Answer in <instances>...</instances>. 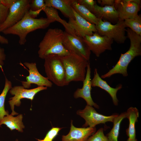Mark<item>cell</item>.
<instances>
[{"label":"cell","mask_w":141,"mask_h":141,"mask_svg":"<svg viewBox=\"0 0 141 141\" xmlns=\"http://www.w3.org/2000/svg\"><path fill=\"white\" fill-rule=\"evenodd\" d=\"M127 37L130 40V45L128 50L124 54H121L119 60L115 66L107 73L101 76L102 79L108 78L116 74H121L123 77L128 75V65L136 57L141 55V36L131 29H126Z\"/></svg>","instance_id":"cell-1"},{"label":"cell","mask_w":141,"mask_h":141,"mask_svg":"<svg viewBox=\"0 0 141 141\" xmlns=\"http://www.w3.org/2000/svg\"><path fill=\"white\" fill-rule=\"evenodd\" d=\"M64 33L58 28H50L48 30L39 45L38 54L39 58L44 59L50 55L61 57L70 54L63 45Z\"/></svg>","instance_id":"cell-2"},{"label":"cell","mask_w":141,"mask_h":141,"mask_svg":"<svg viewBox=\"0 0 141 141\" xmlns=\"http://www.w3.org/2000/svg\"><path fill=\"white\" fill-rule=\"evenodd\" d=\"M54 22L47 18H33L29 15L28 11L20 21L2 32L6 35L17 36L19 38V44L23 45L26 42V38L28 33L37 29L46 28L51 23Z\"/></svg>","instance_id":"cell-3"},{"label":"cell","mask_w":141,"mask_h":141,"mask_svg":"<svg viewBox=\"0 0 141 141\" xmlns=\"http://www.w3.org/2000/svg\"><path fill=\"white\" fill-rule=\"evenodd\" d=\"M60 57L65 70V86L72 81L83 82L85 77L86 69L89 61L72 53Z\"/></svg>","instance_id":"cell-4"},{"label":"cell","mask_w":141,"mask_h":141,"mask_svg":"<svg viewBox=\"0 0 141 141\" xmlns=\"http://www.w3.org/2000/svg\"><path fill=\"white\" fill-rule=\"evenodd\" d=\"M44 59L45 71L48 79L57 86H65V70L60 56L51 55Z\"/></svg>","instance_id":"cell-5"},{"label":"cell","mask_w":141,"mask_h":141,"mask_svg":"<svg viewBox=\"0 0 141 141\" xmlns=\"http://www.w3.org/2000/svg\"><path fill=\"white\" fill-rule=\"evenodd\" d=\"M95 26L99 34L111 39L118 43H124L127 38L125 35L126 27L124 21L119 20L115 24H113L109 22L99 19Z\"/></svg>","instance_id":"cell-6"},{"label":"cell","mask_w":141,"mask_h":141,"mask_svg":"<svg viewBox=\"0 0 141 141\" xmlns=\"http://www.w3.org/2000/svg\"><path fill=\"white\" fill-rule=\"evenodd\" d=\"M31 0H16L9 9L7 17L0 25V32L15 25L20 21L30 9Z\"/></svg>","instance_id":"cell-7"},{"label":"cell","mask_w":141,"mask_h":141,"mask_svg":"<svg viewBox=\"0 0 141 141\" xmlns=\"http://www.w3.org/2000/svg\"><path fill=\"white\" fill-rule=\"evenodd\" d=\"M63 45L70 53L75 54L89 61L91 51L83 38L64 32Z\"/></svg>","instance_id":"cell-8"},{"label":"cell","mask_w":141,"mask_h":141,"mask_svg":"<svg viewBox=\"0 0 141 141\" xmlns=\"http://www.w3.org/2000/svg\"><path fill=\"white\" fill-rule=\"evenodd\" d=\"M47 89V87L44 86H38L31 89L25 88L22 86H16L12 87L9 90L10 93L14 95L11 97L8 101L12 110L11 114L14 116L18 114L14 110V106H19L21 104V100L23 98H27L33 100L35 95L39 92Z\"/></svg>","instance_id":"cell-9"},{"label":"cell","mask_w":141,"mask_h":141,"mask_svg":"<svg viewBox=\"0 0 141 141\" xmlns=\"http://www.w3.org/2000/svg\"><path fill=\"white\" fill-rule=\"evenodd\" d=\"M83 40L90 51L99 57L106 50H111L113 40L106 36H102L97 32L91 36H86Z\"/></svg>","instance_id":"cell-10"},{"label":"cell","mask_w":141,"mask_h":141,"mask_svg":"<svg viewBox=\"0 0 141 141\" xmlns=\"http://www.w3.org/2000/svg\"><path fill=\"white\" fill-rule=\"evenodd\" d=\"M77 113L85 120V123L83 126L84 127L88 126L91 127H95L98 124H105L108 121L113 122L114 119L118 115H104L98 113L92 106L87 105L84 109L78 110Z\"/></svg>","instance_id":"cell-11"},{"label":"cell","mask_w":141,"mask_h":141,"mask_svg":"<svg viewBox=\"0 0 141 141\" xmlns=\"http://www.w3.org/2000/svg\"><path fill=\"white\" fill-rule=\"evenodd\" d=\"M141 0H115L114 5L119 13V20L132 18L138 15L140 8Z\"/></svg>","instance_id":"cell-12"},{"label":"cell","mask_w":141,"mask_h":141,"mask_svg":"<svg viewBox=\"0 0 141 141\" xmlns=\"http://www.w3.org/2000/svg\"><path fill=\"white\" fill-rule=\"evenodd\" d=\"M24 64L29 70L28 76L26 77V81H21V82L24 88L28 89L31 86V84H34L38 86H44L51 87L52 83L47 77L42 75L39 72L35 63L25 62Z\"/></svg>","instance_id":"cell-13"},{"label":"cell","mask_w":141,"mask_h":141,"mask_svg":"<svg viewBox=\"0 0 141 141\" xmlns=\"http://www.w3.org/2000/svg\"><path fill=\"white\" fill-rule=\"evenodd\" d=\"M72 9L75 18L69 19L68 22L74 30L75 35L83 38L86 36H91L97 32L95 25L80 16L72 7Z\"/></svg>","instance_id":"cell-14"},{"label":"cell","mask_w":141,"mask_h":141,"mask_svg":"<svg viewBox=\"0 0 141 141\" xmlns=\"http://www.w3.org/2000/svg\"><path fill=\"white\" fill-rule=\"evenodd\" d=\"M91 68L89 62L87 67L86 75L83 82V85L81 88H78L74 92V97L75 98H81L86 101L87 105L92 106L97 109L99 107L93 101L91 95L92 86L91 79Z\"/></svg>","instance_id":"cell-15"},{"label":"cell","mask_w":141,"mask_h":141,"mask_svg":"<svg viewBox=\"0 0 141 141\" xmlns=\"http://www.w3.org/2000/svg\"><path fill=\"white\" fill-rule=\"evenodd\" d=\"M71 121L70 130L66 135L62 136V141H87L89 137L96 131L95 127L77 128Z\"/></svg>","instance_id":"cell-16"},{"label":"cell","mask_w":141,"mask_h":141,"mask_svg":"<svg viewBox=\"0 0 141 141\" xmlns=\"http://www.w3.org/2000/svg\"><path fill=\"white\" fill-rule=\"evenodd\" d=\"M91 83L92 87H98L107 92L111 96L114 104L118 105L119 101L116 94L118 91L122 88L121 84L118 85L115 88L111 87L100 77L96 68L94 69V76L91 80Z\"/></svg>","instance_id":"cell-17"},{"label":"cell","mask_w":141,"mask_h":141,"mask_svg":"<svg viewBox=\"0 0 141 141\" xmlns=\"http://www.w3.org/2000/svg\"><path fill=\"white\" fill-rule=\"evenodd\" d=\"M93 14L98 19L112 23H116L119 20V13L114 4L111 6L101 7L96 3L95 6Z\"/></svg>","instance_id":"cell-18"},{"label":"cell","mask_w":141,"mask_h":141,"mask_svg":"<svg viewBox=\"0 0 141 141\" xmlns=\"http://www.w3.org/2000/svg\"><path fill=\"white\" fill-rule=\"evenodd\" d=\"M75 0H44L46 6L59 10L65 17L75 19L72 5Z\"/></svg>","instance_id":"cell-19"},{"label":"cell","mask_w":141,"mask_h":141,"mask_svg":"<svg viewBox=\"0 0 141 141\" xmlns=\"http://www.w3.org/2000/svg\"><path fill=\"white\" fill-rule=\"evenodd\" d=\"M22 115L20 114L16 117H14L11 114H8L4 116L0 122V126L5 125L12 131L16 130L18 131L23 132V129L25 126L22 122Z\"/></svg>","instance_id":"cell-20"},{"label":"cell","mask_w":141,"mask_h":141,"mask_svg":"<svg viewBox=\"0 0 141 141\" xmlns=\"http://www.w3.org/2000/svg\"><path fill=\"white\" fill-rule=\"evenodd\" d=\"M139 113L138 109L136 107H131L126 112V118L129 120L128 127L126 130V134L130 139H134L136 138L135 125L138 122Z\"/></svg>","instance_id":"cell-21"},{"label":"cell","mask_w":141,"mask_h":141,"mask_svg":"<svg viewBox=\"0 0 141 141\" xmlns=\"http://www.w3.org/2000/svg\"><path fill=\"white\" fill-rule=\"evenodd\" d=\"M42 10L46 14L47 18L54 22L57 21L60 22L64 27L65 32L70 34L75 35L74 30L68 23L64 20L62 19L59 16L57 9L45 5L43 8Z\"/></svg>","instance_id":"cell-22"},{"label":"cell","mask_w":141,"mask_h":141,"mask_svg":"<svg viewBox=\"0 0 141 141\" xmlns=\"http://www.w3.org/2000/svg\"><path fill=\"white\" fill-rule=\"evenodd\" d=\"M72 6L75 11L84 19L95 25L97 24L99 19L85 7L78 3L77 0L73 3Z\"/></svg>","instance_id":"cell-23"},{"label":"cell","mask_w":141,"mask_h":141,"mask_svg":"<svg viewBox=\"0 0 141 141\" xmlns=\"http://www.w3.org/2000/svg\"><path fill=\"white\" fill-rule=\"evenodd\" d=\"M126 118V112H124L118 115L114 119L113 127L106 136L109 141H118L120 123L122 120Z\"/></svg>","instance_id":"cell-24"},{"label":"cell","mask_w":141,"mask_h":141,"mask_svg":"<svg viewBox=\"0 0 141 141\" xmlns=\"http://www.w3.org/2000/svg\"><path fill=\"white\" fill-rule=\"evenodd\" d=\"M12 83L5 77V83L3 90L0 95V122L5 116L9 114L8 110H5L4 103L7 95L12 87Z\"/></svg>","instance_id":"cell-25"},{"label":"cell","mask_w":141,"mask_h":141,"mask_svg":"<svg viewBox=\"0 0 141 141\" xmlns=\"http://www.w3.org/2000/svg\"><path fill=\"white\" fill-rule=\"evenodd\" d=\"M126 27H128L137 34L141 36V15H136L124 21Z\"/></svg>","instance_id":"cell-26"},{"label":"cell","mask_w":141,"mask_h":141,"mask_svg":"<svg viewBox=\"0 0 141 141\" xmlns=\"http://www.w3.org/2000/svg\"><path fill=\"white\" fill-rule=\"evenodd\" d=\"M62 128L53 127L48 132L43 139H36L38 141H52Z\"/></svg>","instance_id":"cell-27"},{"label":"cell","mask_w":141,"mask_h":141,"mask_svg":"<svg viewBox=\"0 0 141 141\" xmlns=\"http://www.w3.org/2000/svg\"><path fill=\"white\" fill-rule=\"evenodd\" d=\"M87 141H109L104 135L102 128H99L93 135L89 137Z\"/></svg>","instance_id":"cell-28"},{"label":"cell","mask_w":141,"mask_h":141,"mask_svg":"<svg viewBox=\"0 0 141 141\" xmlns=\"http://www.w3.org/2000/svg\"><path fill=\"white\" fill-rule=\"evenodd\" d=\"M45 6L44 0H31L30 4V9L33 11L42 9Z\"/></svg>","instance_id":"cell-29"},{"label":"cell","mask_w":141,"mask_h":141,"mask_svg":"<svg viewBox=\"0 0 141 141\" xmlns=\"http://www.w3.org/2000/svg\"><path fill=\"white\" fill-rule=\"evenodd\" d=\"M77 2L85 7L93 14L96 1L93 0H77Z\"/></svg>","instance_id":"cell-30"},{"label":"cell","mask_w":141,"mask_h":141,"mask_svg":"<svg viewBox=\"0 0 141 141\" xmlns=\"http://www.w3.org/2000/svg\"><path fill=\"white\" fill-rule=\"evenodd\" d=\"M9 8L0 2V25L5 20L8 14Z\"/></svg>","instance_id":"cell-31"},{"label":"cell","mask_w":141,"mask_h":141,"mask_svg":"<svg viewBox=\"0 0 141 141\" xmlns=\"http://www.w3.org/2000/svg\"><path fill=\"white\" fill-rule=\"evenodd\" d=\"M6 55L4 49L0 46V68L2 69L4 61L6 59Z\"/></svg>","instance_id":"cell-32"},{"label":"cell","mask_w":141,"mask_h":141,"mask_svg":"<svg viewBox=\"0 0 141 141\" xmlns=\"http://www.w3.org/2000/svg\"><path fill=\"white\" fill-rule=\"evenodd\" d=\"M98 3L101 7L105 6H111L114 4L115 0H98L97 1Z\"/></svg>","instance_id":"cell-33"},{"label":"cell","mask_w":141,"mask_h":141,"mask_svg":"<svg viewBox=\"0 0 141 141\" xmlns=\"http://www.w3.org/2000/svg\"><path fill=\"white\" fill-rule=\"evenodd\" d=\"M42 11V9L36 11H33L30 9L29 10L28 13L29 15L32 17L35 18Z\"/></svg>","instance_id":"cell-34"},{"label":"cell","mask_w":141,"mask_h":141,"mask_svg":"<svg viewBox=\"0 0 141 141\" xmlns=\"http://www.w3.org/2000/svg\"><path fill=\"white\" fill-rule=\"evenodd\" d=\"M16 0H0V2L9 8L11 5Z\"/></svg>","instance_id":"cell-35"},{"label":"cell","mask_w":141,"mask_h":141,"mask_svg":"<svg viewBox=\"0 0 141 141\" xmlns=\"http://www.w3.org/2000/svg\"><path fill=\"white\" fill-rule=\"evenodd\" d=\"M8 43V39L0 34V43L2 44H7Z\"/></svg>","instance_id":"cell-36"},{"label":"cell","mask_w":141,"mask_h":141,"mask_svg":"<svg viewBox=\"0 0 141 141\" xmlns=\"http://www.w3.org/2000/svg\"><path fill=\"white\" fill-rule=\"evenodd\" d=\"M127 141H137V140L136 138L134 139H130L128 138Z\"/></svg>","instance_id":"cell-37"},{"label":"cell","mask_w":141,"mask_h":141,"mask_svg":"<svg viewBox=\"0 0 141 141\" xmlns=\"http://www.w3.org/2000/svg\"><path fill=\"white\" fill-rule=\"evenodd\" d=\"M15 141H18V140L17 139H16V140H15Z\"/></svg>","instance_id":"cell-38"}]
</instances>
